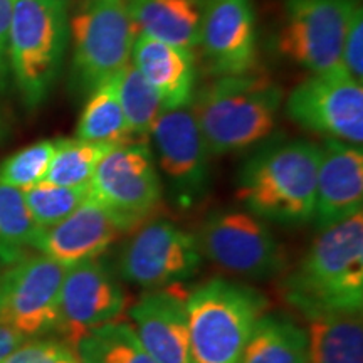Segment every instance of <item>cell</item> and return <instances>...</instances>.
I'll return each mask as SVG.
<instances>
[{"label":"cell","instance_id":"7c38bea8","mask_svg":"<svg viewBox=\"0 0 363 363\" xmlns=\"http://www.w3.org/2000/svg\"><path fill=\"white\" fill-rule=\"evenodd\" d=\"M66 266L44 254L22 256L0 272V318L27 340L57 331Z\"/></svg>","mask_w":363,"mask_h":363},{"label":"cell","instance_id":"2e32d148","mask_svg":"<svg viewBox=\"0 0 363 363\" xmlns=\"http://www.w3.org/2000/svg\"><path fill=\"white\" fill-rule=\"evenodd\" d=\"M363 207V148L325 138L320 145L313 225L320 230L350 219Z\"/></svg>","mask_w":363,"mask_h":363},{"label":"cell","instance_id":"f1b7e54d","mask_svg":"<svg viewBox=\"0 0 363 363\" xmlns=\"http://www.w3.org/2000/svg\"><path fill=\"white\" fill-rule=\"evenodd\" d=\"M54 150H56V140H43L7 157L0 163V184L27 190L44 182Z\"/></svg>","mask_w":363,"mask_h":363},{"label":"cell","instance_id":"277c9868","mask_svg":"<svg viewBox=\"0 0 363 363\" xmlns=\"http://www.w3.org/2000/svg\"><path fill=\"white\" fill-rule=\"evenodd\" d=\"M185 306L195 363H240L269 299L254 286L217 276L187 291Z\"/></svg>","mask_w":363,"mask_h":363},{"label":"cell","instance_id":"1f68e13d","mask_svg":"<svg viewBox=\"0 0 363 363\" xmlns=\"http://www.w3.org/2000/svg\"><path fill=\"white\" fill-rule=\"evenodd\" d=\"M13 0H0V93L7 89L11 81L9 66V29H11Z\"/></svg>","mask_w":363,"mask_h":363},{"label":"cell","instance_id":"e0dca14e","mask_svg":"<svg viewBox=\"0 0 363 363\" xmlns=\"http://www.w3.org/2000/svg\"><path fill=\"white\" fill-rule=\"evenodd\" d=\"M185 299L187 291L177 284L145 291L130 308L136 337L157 363H195Z\"/></svg>","mask_w":363,"mask_h":363},{"label":"cell","instance_id":"52a82bcc","mask_svg":"<svg viewBox=\"0 0 363 363\" xmlns=\"http://www.w3.org/2000/svg\"><path fill=\"white\" fill-rule=\"evenodd\" d=\"M195 238L203 259L233 276L266 281L288 271V254L269 224L244 208L211 212Z\"/></svg>","mask_w":363,"mask_h":363},{"label":"cell","instance_id":"ac0fdd59","mask_svg":"<svg viewBox=\"0 0 363 363\" xmlns=\"http://www.w3.org/2000/svg\"><path fill=\"white\" fill-rule=\"evenodd\" d=\"M120 234L113 217L88 197L65 220L44 229L34 249L69 267L103 256Z\"/></svg>","mask_w":363,"mask_h":363},{"label":"cell","instance_id":"8fae6325","mask_svg":"<svg viewBox=\"0 0 363 363\" xmlns=\"http://www.w3.org/2000/svg\"><path fill=\"white\" fill-rule=\"evenodd\" d=\"M352 0H283L276 45L311 74L347 72L343 40Z\"/></svg>","mask_w":363,"mask_h":363},{"label":"cell","instance_id":"ffe728a7","mask_svg":"<svg viewBox=\"0 0 363 363\" xmlns=\"http://www.w3.org/2000/svg\"><path fill=\"white\" fill-rule=\"evenodd\" d=\"M136 33L195 51L206 0H126Z\"/></svg>","mask_w":363,"mask_h":363},{"label":"cell","instance_id":"4fadbf2b","mask_svg":"<svg viewBox=\"0 0 363 363\" xmlns=\"http://www.w3.org/2000/svg\"><path fill=\"white\" fill-rule=\"evenodd\" d=\"M284 110L299 128L340 142H363V83L347 72L310 74L293 88Z\"/></svg>","mask_w":363,"mask_h":363},{"label":"cell","instance_id":"30bf717a","mask_svg":"<svg viewBox=\"0 0 363 363\" xmlns=\"http://www.w3.org/2000/svg\"><path fill=\"white\" fill-rule=\"evenodd\" d=\"M163 190L182 208L195 207L211 189V150L190 106L165 110L148 136Z\"/></svg>","mask_w":363,"mask_h":363},{"label":"cell","instance_id":"9c48e42d","mask_svg":"<svg viewBox=\"0 0 363 363\" xmlns=\"http://www.w3.org/2000/svg\"><path fill=\"white\" fill-rule=\"evenodd\" d=\"M203 256L194 233L167 219H152L133 230L121 247L115 269L121 281L145 291L192 279Z\"/></svg>","mask_w":363,"mask_h":363},{"label":"cell","instance_id":"603a6c76","mask_svg":"<svg viewBox=\"0 0 363 363\" xmlns=\"http://www.w3.org/2000/svg\"><path fill=\"white\" fill-rule=\"evenodd\" d=\"M76 138L108 145L130 143L131 136L118 98L116 76L104 81L88 94L76 125Z\"/></svg>","mask_w":363,"mask_h":363},{"label":"cell","instance_id":"484cf974","mask_svg":"<svg viewBox=\"0 0 363 363\" xmlns=\"http://www.w3.org/2000/svg\"><path fill=\"white\" fill-rule=\"evenodd\" d=\"M116 86L131 142L148 143L150 131L165 111L160 98L131 62L116 76Z\"/></svg>","mask_w":363,"mask_h":363},{"label":"cell","instance_id":"7a4b0ae2","mask_svg":"<svg viewBox=\"0 0 363 363\" xmlns=\"http://www.w3.org/2000/svg\"><path fill=\"white\" fill-rule=\"evenodd\" d=\"M320 145L308 140L271 143L239 170L235 197L267 224L303 225L315 211Z\"/></svg>","mask_w":363,"mask_h":363},{"label":"cell","instance_id":"d6a6232c","mask_svg":"<svg viewBox=\"0 0 363 363\" xmlns=\"http://www.w3.org/2000/svg\"><path fill=\"white\" fill-rule=\"evenodd\" d=\"M26 342V337H22L19 331L13 330L11 325H7L6 321L0 318V363L6 362L7 358Z\"/></svg>","mask_w":363,"mask_h":363},{"label":"cell","instance_id":"4dcf8cb0","mask_svg":"<svg viewBox=\"0 0 363 363\" xmlns=\"http://www.w3.org/2000/svg\"><path fill=\"white\" fill-rule=\"evenodd\" d=\"M343 67L347 74L363 83V7L362 0H352L343 40Z\"/></svg>","mask_w":363,"mask_h":363},{"label":"cell","instance_id":"ba28073f","mask_svg":"<svg viewBox=\"0 0 363 363\" xmlns=\"http://www.w3.org/2000/svg\"><path fill=\"white\" fill-rule=\"evenodd\" d=\"M89 197L113 217L121 234L133 233L163 202V184L148 143L115 145L94 170Z\"/></svg>","mask_w":363,"mask_h":363},{"label":"cell","instance_id":"83f0119b","mask_svg":"<svg viewBox=\"0 0 363 363\" xmlns=\"http://www.w3.org/2000/svg\"><path fill=\"white\" fill-rule=\"evenodd\" d=\"M22 192L30 216L43 230L65 220L89 197V187H61L49 182Z\"/></svg>","mask_w":363,"mask_h":363},{"label":"cell","instance_id":"3957f363","mask_svg":"<svg viewBox=\"0 0 363 363\" xmlns=\"http://www.w3.org/2000/svg\"><path fill=\"white\" fill-rule=\"evenodd\" d=\"M281 106V86L252 72L217 76L190 103L207 147L217 157L264 143L278 126Z\"/></svg>","mask_w":363,"mask_h":363},{"label":"cell","instance_id":"4316f807","mask_svg":"<svg viewBox=\"0 0 363 363\" xmlns=\"http://www.w3.org/2000/svg\"><path fill=\"white\" fill-rule=\"evenodd\" d=\"M110 148L76 136L56 140V150L44 182L61 187H89L99 160Z\"/></svg>","mask_w":363,"mask_h":363},{"label":"cell","instance_id":"5bb4252c","mask_svg":"<svg viewBox=\"0 0 363 363\" xmlns=\"http://www.w3.org/2000/svg\"><path fill=\"white\" fill-rule=\"evenodd\" d=\"M126 308V294L115 266L99 256L66 267L59 298L57 331L74 348L89 331L115 323Z\"/></svg>","mask_w":363,"mask_h":363},{"label":"cell","instance_id":"6da1fadb","mask_svg":"<svg viewBox=\"0 0 363 363\" xmlns=\"http://www.w3.org/2000/svg\"><path fill=\"white\" fill-rule=\"evenodd\" d=\"M281 296L301 316L363 310V214L320 230L281 278Z\"/></svg>","mask_w":363,"mask_h":363},{"label":"cell","instance_id":"7402d4cb","mask_svg":"<svg viewBox=\"0 0 363 363\" xmlns=\"http://www.w3.org/2000/svg\"><path fill=\"white\" fill-rule=\"evenodd\" d=\"M240 363H310L305 325L288 313L266 311L254 326Z\"/></svg>","mask_w":363,"mask_h":363},{"label":"cell","instance_id":"5b68a950","mask_svg":"<svg viewBox=\"0 0 363 363\" xmlns=\"http://www.w3.org/2000/svg\"><path fill=\"white\" fill-rule=\"evenodd\" d=\"M69 45L67 0H13L9 66L22 103L39 108L56 84Z\"/></svg>","mask_w":363,"mask_h":363},{"label":"cell","instance_id":"d4e9b609","mask_svg":"<svg viewBox=\"0 0 363 363\" xmlns=\"http://www.w3.org/2000/svg\"><path fill=\"white\" fill-rule=\"evenodd\" d=\"M40 233L26 206L24 192L0 184V262L9 266L26 256Z\"/></svg>","mask_w":363,"mask_h":363},{"label":"cell","instance_id":"836d02e7","mask_svg":"<svg viewBox=\"0 0 363 363\" xmlns=\"http://www.w3.org/2000/svg\"><path fill=\"white\" fill-rule=\"evenodd\" d=\"M2 135H4V130H2V123H0V138H2Z\"/></svg>","mask_w":363,"mask_h":363},{"label":"cell","instance_id":"d6986e66","mask_svg":"<svg viewBox=\"0 0 363 363\" xmlns=\"http://www.w3.org/2000/svg\"><path fill=\"white\" fill-rule=\"evenodd\" d=\"M131 65L155 89L163 110L190 106L197 81L192 51L138 34L131 51Z\"/></svg>","mask_w":363,"mask_h":363},{"label":"cell","instance_id":"cb8c5ba5","mask_svg":"<svg viewBox=\"0 0 363 363\" xmlns=\"http://www.w3.org/2000/svg\"><path fill=\"white\" fill-rule=\"evenodd\" d=\"M81 363H157L136 337L131 323L115 321L86 333L76 343Z\"/></svg>","mask_w":363,"mask_h":363},{"label":"cell","instance_id":"f546056e","mask_svg":"<svg viewBox=\"0 0 363 363\" xmlns=\"http://www.w3.org/2000/svg\"><path fill=\"white\" fill-rule=\"evenodd\" d=\"M4 363H81L76 350L62 340H27Z\"/></svg>","mask_w":363,"mask_h":363},{"label":"cell","instance_id":"e575fe53","mask_svg":"<svg viewBox=\"0 0 363 363\" xmlns=\"http://www.w3.org/2000/svg\"><path fill=\"white\" fill-rule=\"evenodd\" d=\"M0 272H2V271H0Z\"/></svg>","mask_w":363,"mask_h":363},{"label":"cell","instance_id":"8992f818","mask_svg":"<svg viewBox=\"0 0 363 363\" xmlns=\"http://www.w3.org/2000/svg\"><path fill=\"white\" fill-rule=\"evenodd\" d=\"M138 33L126 0H81L69 17L71 86L91 93L131 62Z\"/></svg>","mask_w":363,"mask_h":363},{"label":"cell","instance_id":"9a60e30c","mask_svg":"<svg viewBox=\"0 0 363 363\" xmlns=\"http://www.w3.org/2000/svg\"><path fill=\"white\" fill-rule=\"evenodd\" d=\"M257 39L254 0H206L199 48L212 74L252 72L257 62Z\"/></svg>","mask_w":363,"mask_h":363},{"label":"cell","instance_id":"44dd1931","mask_svg":"<svg viewBox=\"0 0 363 363\" xmlns=\"http://www.w3.org/2000/svg\"><path fill=\"white\" fill-rule=\"evenodd\" d=\"M363 311H323L305 318L310 363H363Z\"/></svg>","mask_w":363,"mask_h":363}]
</instances>
